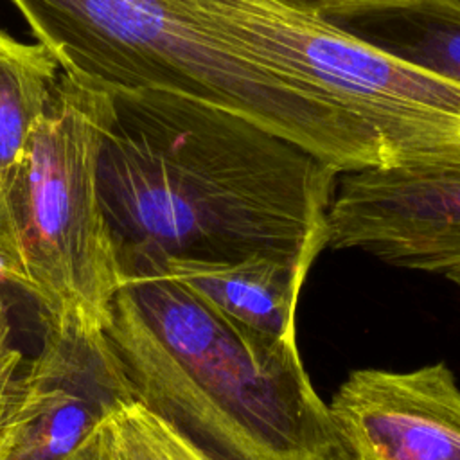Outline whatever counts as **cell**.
<instances>
[{
	"mask_svg": "<svg viewBox=\"0 0 460 460\" xmlns=\"http://www.w3.org/2000/svg\"><path fill=\"white\" fill-rule=\"evenodd\" d=\"M9 2L65 74L106 90H174L223 106L340 174L386 165L381 140L361 119L232 49L187 0Z\"/></svg>",
	"mask_w": 460,
	"mask_h": 460,
	"instance_id": "3",
	"label": "cell"
},
{
	"mask_svg": "<svg viewBox=\"0 0 460 460\" xmlns=\"http://www.w3.org/2000/svg\"><path fill=\"white\" fill-rule=\"evenodd\" d=\"M23 363V356L14 347L11 338L9 311L5 300L0 296V399L7 395L9 386Z\"/></svg>",
	"mask_w": 460,
	"mask_h": 460,
	"instance_id": "13",
	"label": "cell"
},
{
	"mask_svg": "<svg viewBox=\"0 0 460 460\" xmlns=\"http://www.w3.org/2000/svg\"><path fill=\"white\" fill-rule=\"evenodd\" d=\"M102 426L115 460H214L138 399L117 408Z\"/></svg>",
	"mask_w": 460,
	"mask_h": 460,
	"instance_id": "11",
	"label": "cell"
},
{
	"mask_svg": "<svg viewBox=\"0 0 460 460\" xmlns=\"http://www.w3.org/2000/svg\"><path fill=\"white\" fill-rule=\"evenodd\" d=\"M336 25L383 52L460 84V0H420Z\"/></svg>",
	"mask_w": 460,
	"mask_h": 460,
	"instance_id": "10",
	"label": "cell"
},
{
	"mask_svg": "<svg viewBox=\"0 0 460 460\" xmlns=\"http://www.w3.org/2000/svg\"><path fill=\"white\" fill-rule=\"evenodd\" d=\"M5 401L2 460H63L117 408L137 399L108 334L45 327Z\"/></svg>",
	"mask_w": 460,
	"mask_h": 460,
	"instance_id": "7",
	"label": "cell"
},
{
	"mask_svg": "<svg viewBox=\"0 0 460 460\" xmlns=\"http://www.w3.org/2000/svg\"><path fill=\"white\" fill-rule=\"evenodd\" d=\"M327 406L358 460H460V386L444 361L352 370Z\"/></svg>",
	"mask_w": 460,
	"mask_h": 460,
	"instance_id": "8",
	"label": "cell"
},
{
	"mask_svg": "<svg viewBox=\"0 0 460 460\" xmlns=\"http://www.w3.org/2000/svg\"><path fill=\"white\" fill-rule=\"evenodd\" d=\"M106 329L137 399L214 460H358L314 390L298 345L225 316L147 262Z\"/></svg>",
	"mask_w": 460,
	"mask_h": 460,
	"instance_id": "2",
	"label": "cell"
},
{
	"mask_svg": "<svg viewBox=\"0 0 460 460\" xmlns=\"http://www.w3.org/2000/svg\"><path fill=\"white\" fill-rule=\"evenodd\" d=\"M5 401H7V395L0 399V460L4 458V453H5V433H4V413H5Z\"/></svg>",
	"mask_w": 460,
	"mask_h": 460,
	"instance_id": "15",
	"label": "cell"
},
{
	"mask_svg": "<svg viewBox=\"0 0 460 460\" xmlns=\"http://www.w3.org/2000/svg\"><path fill=\"white\" fill-rule=\"evenodd\" d=\"M219 40L332 97L381 140L386 167H460V84L275 0H187Z\"/></svg>",
	"mask_w": 460,
	"mask_h": 460,
	"instance_id": "5",
	"label": "cell"
},
{
	"mask_svg": "<svg viewBox=\"0 0 460 460\" xmlns=\"http://www.w3.org/2000/svg\"><path fill=\"white\" fill-rule=\"evenodd\" d=\"M447 280H451V282H455L456 286H460V271H456V273L449 275V277H447Z\"/></svg>",
	"mask_w": 460,
	"mask_h": 460,
	"instance_id": "16",
	"label": "cell"
},
{
	"mask_svg": "<svg viewBox=\"0 0 460 460\" xmlns=\"http://www.w3.org/2000/svg\"><path fill=\"white\" fill-rule=\"evenodd\" d=\"M241 325L296 343V302L309 266L252 255L207 261L146 248H122Z\"/></svg>",
	"mask_w": 460,
	"mask_h": 460,
	"instance_id": "9",
	"label": "cell"
},
{
	"mask_svg": "<svg viewBox=\"0 0 460 460\" xmlns=\"http://www.w3.org/2000/svg\"><path fill=\"white\" fill-rule=\"evenodd\" d=\"M102 422L63 460H115Z\"/></svg>",
	"mask_w": 460,
	"mask_h": 460,
	"instance_id": "14",
	"label": "cell"
},
{
	"mask_svg": "<svg viewBox=\"0 0 460 460\" xmlns=\"http://www.w3.org/2000/svg\"><path fill=\"white\" fill-rule=\"evenodd\" d=\"M293 11L327 22H341L376 11L413 5L420 0H275Z\"/></svg>",
	"mask_w": 460,
	"mask_h": 460,
	"instance_id": "12",
	"label": "cell"
},
{
	"mask_svg": "<svg viewBox=\"0 0 460 460\" xmlns=\"http://www.w3.org/2000/svg\"><path fill=\"white\" fill-rule=\"evenodd\" d=\"M97 183L122 248L313 266L340 172L223 106L160 88L110 90Z\"/></svg>",
	"mask_w": 460,
	"mask_h": 460,
	"instance_id": "1",
	"label": "cell"
},
{
	"mask_svg": "<svg viewBox=\"0 0 460 460\" xmlns=\"http://www.w3.org/2000/svg\"><path fill=\"white\" fill-rule=\"evenodd\" d=\"M327 248L413 271H460V167H374L338 176Z\"/></svg>",
	"mask_w": 460,
	"mask_h": 460,
	"instance_id": "6",
	"label": "cell"
},
{
	"mask_svg": "<svg viewBox=\"0 0 460 460\" xmlns=\"http://www.w3.org/2000/svg\"><path fill=\"white\" fill-rule=\"evenodd\" d=\"M110 113V90L61 72L18 169L13 190L22 257L18 288L36 300L47 327L106 334L128 279L97 183Z\"/></svg>",
	"mask_w": 460,
	"mask_h": 460,
	"instance_id": "4",
	"label": "cell"
}]
</instances>
